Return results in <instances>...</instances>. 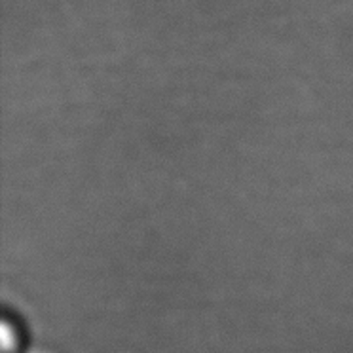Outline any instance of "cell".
Returning a JSON list of instances; mask_svg holds the SVG:
<instances>
[{
    "label": "cell",
    "mask_w": 353,
    "mask_h": 353,
    "mask_svg": "<svg viewBox=\"0 0 353 353\" xmlns=\"http://www.w3.org/2000/svg\"><path fill=\"white\" fill-rule=\"evenodd\" d=\"M2 353H17V347H19V336H17L16 325L10 321V319H4L2 323Z\"/></svg>",
    "instance_id": "cell-1"
}]
</instances>
